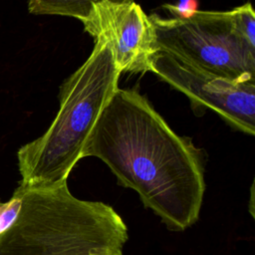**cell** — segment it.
Masks as SVG:
<instances>
[{
	"mask_svg": "<svg viewBox=\"0 0 255 255\" xmlns=\"http://www.w3.org/2000/svg\"><path fill=\"white\" fill-rule=\"evenodd\" d=\"M82 22L95 41L106 42L111 47L121 73L151 72L159 50L153 24L138 4L104 0L93 5Z\"/></svg>",
	"mask_w": 255,
	"mask_h": 255,
	"instance_id": "8992f818",
	"label": "cell"
},
{
	"mask_svg": "<svg viewBox=\"0 0 255 255\" xmlns=\"http://www.w3.org/2000/svg\"><path fill=\"white\" fill-rule=\"evenodd\" d=\"M196 0H180L176 5L166 4L164 8L168 9L174 17H188L196 11Z\"/></svg>",
	"mask_w": 255,
	"mask_h": 255,
	"instance_id": "30bf717a",
	"label": "cell"
},
{
	"mask_svg": "<svg viewBox=\"0 0 255 255\" xmlns=\"http://www.w3.org/2000/svg\"><path fill=\"white\" fill-rule=\"evenodd\" d=\"M152 73L188 97L194 110L210 109L244 133H255V82L238 83L158 51Z\"/></svg>",
	"mask_w": 255,
	"mask_h": 255,
	"instance_id": "5b68a950",
	"label": "cell"
},
{
	"mask_svg": "<svg viewBox=\"0 0 255 255\" xmlns=\"http://www.w3.org/2000/svg\"><path fill=\"white\" fill-rule=\"evenodd\" d=\"M22 203V191L17 187L11 198L5 202L0 200V236L15 221Z\"/></svg>",
	"mask_w": 255,
	"mask_h": 255,
	"instance_id": "9c48e42d",
	"label": "cell"
},
{
	"mask_svg": "<svg viewBox=\"0 0 255 255\" xmlns=\"http://www.w3.org/2000/svg\"><path fill=\"white\" fill-rule=\"evenodd\" d=\"M149 18L159 51L233 82H255V48L237 32L231 10Z\"/></svg>",
	"mask_w": 255,
	"mask_h": 255,
	"instance_id": "277c9868",
	"label": "cell"
},
{
	"mask_svg": "<svg viewBox=\"0 0 255 255\" xmlns=\"http://www.w3.org/2000/svg\"><path fill=\"white\" fill-rule=\"evenodd\" d=\"M104 0H28V11L33 15H60L84 20L93 5ZM117 3L134 2V0H109Z\"/></svg>",
	"mask_w": 255,
	"mask_h": 255,
	"instance_id": "52a82bcc",
	"label": "cell"
},
{
	"mask_svg": "<svg viewBox=\"0 0 255 255\" xmlns=\"http://www.w3.org/2000/svg\"><path fill=\"white\" fill-rule=\"evenodd\" d=\"M86 156L104 161L119 184L137 192L170 230L183 231L198 220L205 155L136 90L115 92L89 135Z\"/></svg>",
	"mask_w": 255,
	"mask_h": 255,
	"instance_id": "6da1fadb",
	"label": "cell"
},
{
	"mask_svg": "<svg viewBox=\"0 0 255 255\" xmlns=\"http://www.w3.org/2000/svg\"><path fill=\"white\" fill-rule=\"evenodd\" d=\"M234 26L240 36L255 48V13L251 3H245L231 10Z\"/></svg>",
	"mask_w": 255,
	"mask_h": 255,
	"instance_id": "ba28073f",
	"label": "cell"
},
{
	"mask_svg": "<svg viewBox=\"0 0 255 255\" xmlns=\"http://www.w3.org/2000/svg\"><path fill=\"white\" fill-rule=\"evenodd\" d=\"M18 187L21 208L0 236V255H123L128 227L111 205L74 196L67 183Z\"/></svg>",
	"mask_w": 255,
	"mask_h": 255,
	"instance_id": "3957f363",
	"label": "cell"
},
{
	"mask_svg": "<svg viewBox=\"0 0 255 255\" xmlns=\"http://www.w3.org/2000/svg\"><path fill=\"white\" fill-rule=\"evenodd\" d=\"M121 74L111 47L95 41L90 57L61 86L59 111L48 129L18 149V186L49 188L67 183L99 116L119 89Z\"/></svg>",
	"mask_w": 255,
	"mask_h": 255,
	"instance_id": "7a4b0ae2",
	"label": "cell"
}]
</instances>
